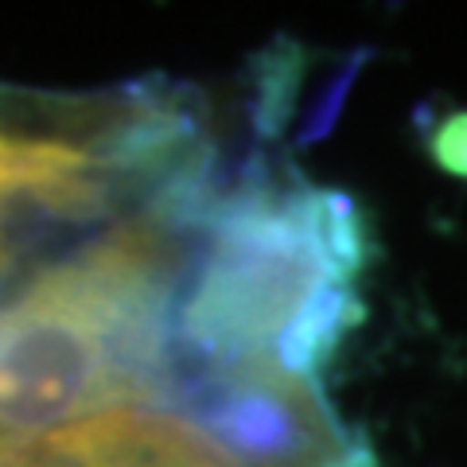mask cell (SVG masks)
<instances>
[{"mask_svg": "<svg viewBox=\"0 0 467 467\" xmlns=\"http://www.w3.org/2000/svg\"><path fill=\"white\" fill-rule=\"evenodd\" d=\"M254 125L261 137H276L296 106L304 78V55L292 43H276L254 63Z\"/></svg>", "mask_w": 467, "mask_h": 467, "instance_id": "277c9868", "label": "cell"}, {"mask_svg": "<svg viewBox=\"0 0 467 467\" xmlns=\"http://www.w3.org/2000/svg\"><path fill=\"white\" fill-rule=\"evenodd\" d=\"M164 401H175L202 436L238 467H324L350 432L312 382L285 374L269 358L242 367L183 362L175 347Z\"/></svg>", "mask_w": 467, "mask_h": 467, "instance_id": "7a4b0ae2", "label": "cell"}, {"mask_svg": "<svg viewBox=\"0 0 467 467\" xmlns=\"http://www.w3.org/2000/svg\"><path fill=\"white\" fill-rule=\"evenodd\" d=\"M436 160L456 171V175H467V113H456L448 117V121L441 125V133H436V144H432Z\"/></svg>", "mask_w": 467, "mask_h": 467, "instance_id": "8992f818", "label": "cell"}, {"mask_svg": "<svg viewBox=\"0 0 467 467\" xmlns=\"http://www.w3.org/2000/svg\"><path fill=\"white\" fill-rule=\"evenodd\" d=\"M362 63H367V55H355V58H350L343 75H335V82L327 86V94L312 106L308 125H304V133H300V140H304V144L319 140V137H324L327 129L335 125V117H339V109H343V98H347V90H350V82H355V70H358Z\"/></svg>", "mask_w": 467, "mask_h": 467, "instance_id": "5b68a950", "label": "cell"}, {"mask_svg": "<svg viewBox=\"0 0 467 467\" xmlns=\"http://www.w3.org/2000/svg\"><path fill=\"white\" fill-rule=\"evenodd\" d=\"M362 319V304L355 296V285L327 281L319 285L308 300L296 308V316L285 324V331L273 343V362L285 374L312 382L327 370L335 350L347 339V331Z\"/></svg>", "mask_w": 467, "mask_h": 467, "instance_id": "3957f363", "label": "cell"}, {"mask_svg": "<svg viewBox=\"0 0 467 467\" xmlns=\"http://www.w3.org/2000/svg\"><path fill=\"white\" fill-rule=\"evenodd\" d=\"M207 238L175 327L207 367L269 358L300 304L327 281L350 285L370 257L355 202L327 187L276 183L265 160L223 192Z\"/></svg>", "mask_w": 467, "mask_h": 467, "instance_id": "6da1fadb", "label": "cell"}]
</instances>
